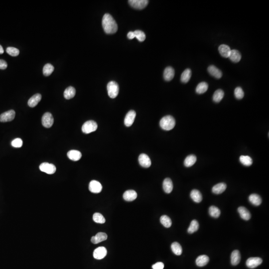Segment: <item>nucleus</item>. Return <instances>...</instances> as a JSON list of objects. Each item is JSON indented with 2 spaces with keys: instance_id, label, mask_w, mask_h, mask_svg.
Here are the masks:
<instances>
[{
  "instance_id": "nucleus-1",
  "label": "nucleus",
  "mask_w": 269,
  "mask_h": 269,
  "mask_svg": "<svg viewBox=\"0 0 269 269\" xmlns=\"http://www.w3.org/2000/svg\"><path fill=\"white\" fill-rule=\"evenodd\" d=\"M102 24L103 28L106 34H114L118 30V26L116 21L109 13H105L104 15Z\"/></svg>"
},
{
  "instance_id": "nucleus-2",
  "label": "nucleus",
  "mask_w": 269,
  "mask_h": 269,
  "mask_svg": "<svg viewBox=\"0 0 269 269\" xmlns=\"http://www.w3.org/2000/svg\"><path fill=\"white\" fill-rule=\"evenodd\" d=\"M161 129L166 131H170L174 129L175 125V121L172 116L168 115L161 118L160 122Z\"/></svg>"
},
{
  "instance_id": "nucleus-3",
  "label": "nucleus",
  "mask_w": 269,
  "mask_h": 269,
  "mask_svg": "<svg viewBox=\"0 0 269 269\" xmlns=\"http://www.w3.org/2000/svg\"><path fill=\"white\" fill-rule=\"evenodd\" d=\"M107 88L109 97L111 98H116L119 92V87L117 83L113 81H110L108 84Z\"/></svg>"
},
{
  "instance_id": "nucleus-4",
  "label": "nucleus",
  "mask_w": 269,
  "mask_h": 269,
  "mask_svg": "<svg viewBox=\"0 0 269 269\" xmlns=\"http://www.w3.org/2000/svg\"><path fill=\"white\" fill-rule=\"evenodd\" d=\"M97 128H98V125L97 123L95 121L90 120L87 121L83 125L82 127V131L84 133L88 134L95 131L97 130Z\"/></svg>"
},
{
  "instance_id": "nucleus-5",
  "label": "nucleus",
  "mask_w": 269,
  "mask_h": 269,
  "mask_svg": "<svg viewBox=\"0 0 269 269\" xmlns=\"http://www.w3.org/2000/svg\"><path fill=\"white\" fill-rule=\"evenodd\" d=\"M39 170L46 174L52 175L55 173L57 168L55 166L52 164L43 163L39 166Z\"/></svg>"
},
{
  "instance_id": "nucleus-6",
  "label": "nucleus",
  "mask_w": 269,
  "mask_h": 269,
  "mask_svg": "<svg viewBox=\"0 0 269 269\" xmlns=\"http://www.w3.org/2000/svg\"><path fill=\"white\" fill-rule=\"evenodd\" d=\"M42 124L46 128H50L53 125L54 119L51 113L46 112L42 117Z\"/></svg>"
},
{
  "instance_id": "nucleus-7",
  "label": "nucleus",
  "mask_w": 269,
  "mask_h": 269,
  "mask_svg": "<svg viewBox=\"0 0 269 269\" xmlns=\"http://www.w3.org/2000/svg\"><path fill=\"white\" fill-rule=\"evenodd\" d=\"M128 2L131 7L139 9L145 8L149 3V1L147 0H130Z\"/></svg>"
},
{
  "instance_id": "nucleus-8",
  "label": "nucleus",
  "mask_w": 269,
  "mask_h": 269,
  "mask_svg": "<svg viewBox=\"0 0 269 269\" xmlns=\"http://www.w3.org/2000/svg\"><path fill=\"white\" fill-rule=\"evenodd\" d=\"M16 115V112L13 110H10L7 112L2 113L0 115V122H7L12 121L14 119Z\"/></svg>"
},
{
  "instance_id": "nucleus-9",
  "label": "nucleus",
  "mask_w": 269,
  "mask_h": 269,
  "mask_svg": "<svg viewBox=\"0 0 269 269\" xmlns=\"http://www.w3.org/2000/svg\"><path fill=\"white\" fill-rule=\"evenodd\" d=\"M262 262V259L259 257H251L247 260L246 266L250 269H254L261 265Z\"/></svg>"
},
{
  "instance_id": "nucleus-10",
  "label": "nucleus",
  "mask_w": 269,
  "mask_h": 269,
  "mask_svg": "<svg viewBox=\"0 0 269 269\" xmlns=\"http://www.w3.org/2000/svg\"><path fill=\"white\" fill-rule=\"evenodd\" d=\"M107 254V251L106 248L104 247H99L94 251L93 257L97 260H101L105 258Z\"/></svg>"
},
{
  "instance_id": "nucleus-11",
  "label": "nucleus",
  "mask_w": 269,
  "mask_h": 269,
  "mask_svg": "<svg viewBox=\"0 0 269 269\" xmlns=\"http://www.w3.org/2000/svg\"><path fill=\"white\" fill-rule=\"evenodd\" d=\"M89 190L91 193H99L102 191V186L101 183L97 180H92L89 183Z\"/></svg>"
},
{
  "instance_id": "nucleus-12",
  "label": "nucleus",
  "mask_w": 269,
  "mask_h": 269,
  "mask_svg": "<svg viewBox=\"0 0 269 269\" xmlns=\"http://www.w3.org/2000/svg\"><path fill=\"white\" fill-rule=\"evenodd\" d=\"M138 160L140 165L145 168H149L152 164L151 159H149V157L145 153L141 154L139 156Z\"/></svg>"
},
{
  "instance_id": "nucleus-13",
  "label": "nucleus",
  "mask_w": 269,
  "mask_h": 269,
  "mask_svg": "<svg viewBox=\"0 0 269 269\" xmlns=\"http://www.w3.org/2000/svg\"><path fill=\"white\" fill-rule=\"evenodd\" d=\"M136 112L134 110L130 111L126 115L125 120H124V124L126 126L130 127L132 125L134 122V119L136 118Z\"/></svg>"
},
{
  "instance_id": "nucleus-14",
  "label": "nucleus",
  "mask_w": 269,
  "mask_h": 269,
  "mask_svg": "<svg viewBox=\"0 0 269 269\" xmlns=\"http://www.w3.org/2000/svg\"><path fill=\"white\" fill-rule=\"evenodd\" d=\"M107 237V235L106 233L103 232H99L95 236L92 237L91 241L92 243L97 244L99 243L106 240Z\"/></svg>"
},
{
  "instance_id": "nucleus-15",
  "label": "nucleus",
  "mask_w": 269,
  "mask_h": 269,
  "mask_svg": "<svg viewBox=\"0 0 269 269\" xmlns=\"http://www.w3.org/2000/svg\"><path fill=\"white\" fill-rule=\"evenodd\" d=\"M207 70L209 74L215 78L219 79L222 76V73L221 71L214 65H210L209 66Z\"/></svg>"
},
{
  "instance_id": "nucleus-16",
  "label": "nucleus",
  "mask_w": 269,
  "mask_h": 269,
  "mask_svg": "<svg viewBox=\"0 0 269 269\" xmlns=\"http://www.w3.org/2000/svg\"><path fill=\"white\" fill-rule=\"evenodd\" d=\"M137 197V193L133 190H127L123 194L124 200L127 201H132Z\"/></svg>"
},
{
  "instance_id": "nucleus-17",
  "label": "nucleus",
  "mask_w": 269,
  "mask_h": 269,
  "mask_svg": "<svg viewBox=\"0 0 269 269\" xmlns=\"http://www.w3.org/2000/svg\"><path fill=\"white\" fill-rule=\"evenodd\" d=\"M175 70L171 66L167 67L164 69V78L167 81H170L174 78L175 76Z\"/></svg>"
},
{
  "instance_id": "nucleus-18",
  "label": "nucleus",
  "mask_w": 269,
  "mask_h": 269,
  "mask_svg": "<svg viewBox=\"0 0 269 269\" xmlns=\"http://www.w3.org/2000/svg\"><path fill=\"white\" fill-rule=\"evenodd\" d=\"M238 211L241 218L245 220H249L251 217V215L249 210L243 206H240L238 208Z\"/></svg>"
},
{
  "instance_id": "nucleus-19",
  "label": "nucleus",
  "mask_w": 269,
  "mask_h": 269,
  "mask_svg": "<svg viewBox=\"0 0 269 269\" xmlns=\"http://www.w3.org/2000/svg\"><path fill=\"white\" fill-rule=\"evenodd\" d=\"M218 50L222 57L224 58H228L231 50L227 45H221L218 47Z\"/></svg>"
},
{
  "instance_id": "nucleus-20",
  "label": "nucleus",
  "mask_w": 269,
  "mask_h": 269,
  "mask_svg": "<svg viewBox=\"0 0 269 269\" xmlns=\"http://www.w3.org/2000/svg\"><path fill=\"white\" fill-rule=\"evenodd\" d=\"M163 189L165 193H170L173 190V183L170 178H166L163 182Z\"/></svg>"
},
{
  "instance_id": "nucleus-21",
  "label": "nucleus",
  "mask_w": 269,
  "mask_h": 269,
  "mask_svg": "<svg viewBox=\"0 0 269 269\" xmlns=\"http://www.w3.org/2000/svg\"><path fill=\"white\" fill-rule=\"evenodd\" d=\"M241 260V255L237 250L233 251L231 255V263L233 266H236L239 263Z\"/></svg>"
},
{
  "instance_id": "nucleus-22",
  "label": "nucleus",
  "mask_w": 269,
  "mask_h": 269,
  "mask_svg": "<svg viewBox=\"0 0 269 269\" xmlns=\"http://www.w3.org/2000/svg\"><path fill=\"white\" fill-rule=\"evenodd\" d=\"M42 99L41 94L38 93L32 96L31 98L28 100V105L31 107H35L38 105L39 101Z\"/></svg>"
},
{
  "instance_id": "nucleus-23",
  "label": "nucleus",
  "mask_w": 269,
  "mask_h": 269,
  "mask_svg": "<svg viewBox=\"0 0 269 269\" xmlns=\"http://www.w3.org/2000/svg\"><path fill=\"white\" fill-rule=\"evenodd\" d=\"M228 58L234 63L239 62L241 59V53L236 50H231Z\"/></svg>"
},
{
  "instance_id": "nucleus-24",
  "label": "nucleus",
  "mask_w": 269,
  "mask_h": 269,
  "mask_svg": "<svg viewBox=\"0 0 269 269\" xmlns=\"http://www.w3.org/2000/svg\"><path fill=\"white\" fill-rule=\"evenodd\" d=\"M67 157L73 161H78L82 157V154L79 151L71 150L67 153Z\"/></svg>"
},
{
  "instance_id": "nucleus-25",
  "label": "nucleus",
  "mask_w": 269,
  "mask_h": 269,
  "mask_svg": "<svg viewBox=\"0 0 269 269\" xmlns=\"http://www.w3.org/2000/svg\"><path fill=\"white\" fill-rule=\"evenodd\" d=\"M227 186L225 183H218L216 184L212 187V191L213 193L216 194H219L223 193L224 191L226 190Z\"/></svg>"
},
{
  "instance_id": "nucleus-26",
  "label": "nucleus",
  "mask_w": 269,
  "mask_h": 269,
  "mask_svg": "<svg viewBox=\"0 0 269 269\" xmlns=\"http://www.w3.org/2000/svg\"><path fill=\"white\" fill-rule=\"evenodd\" d=\"M209 261V258L207 256L205 255L199 256L196 260V264L198 267L205 266L208 264Z\"/></svg>"
},
{
  "instance_id": "nucleus-27",
  "label": "nucleus",
  "mask_w": 269,
  "mask_h": 269,
  "mask_svg": "<svg viewBox=\"0 0 269 269\" xmlns=\"http://www.w3.org/2000/svg\"><path fill=\"white\" fill-rule=\"evenodd\" d=\"M190 197L193 201L199 203L202 200V196L201 192L197 190H193L190 193Z\"/></svg>"
},
{
  "instance_id": "nucleus-28",
  "label": "nucleus",
  "mask_w": 269,
  "mask_h": 269,
  "mask_svg": "<svg viewBox=\"0 0 269 269\" xmlns=\"http://www.w3.org/2000/svg\"><path fill=\"white\" fill-rule=\"evenodd\" d=\"M251 203L255 206H259L262 203V198L257 194H252L249 197Z\"/></svg>"
},
{
  "instance_id": "nucleus-29",
  "label": "nucleus",
  "mask_w": 269,
  "mask_h": 269,
  "mask_svg": "<svg viewBox=\"0 0 269 269\" xmlns=\"http://www.w3.org/2000/svg\"><path fill=\"white\" fill-rule=\"evenodd\" d=\"M76 94V89L72 86H69L65 90L64 92V97L66 99H70L75 96Z\"/></svg>"
},
{
  "instance_id": "nucleus-30",
  "label": "nucleus",
  "mask_w": 269,
  "mask_h": 269,
  "mask_svg": "<svg viewBox=\"0 0 269 269\" xmlns=\"http://www.w3.org/2000/svg\"><path fill=\"white\" fill-rule=\"evenodd\" d=\"M191 76V71L190 69H186L181 76L180 80L182 83H186L190 81Z\"/></svg>"
},
{
  "instance_id": "nucleus-31",
  "label": "nucleus",
  "mask_w": 269,
  "mask_h": 269,
  "mask_svg": "<svg viewBox=\"0 0 269 269\" xmlns=\"http://www.w3.org/2000/svg\"><path fill=\"white\" fill-rule=\"evenodd\" d=\"M208 88V85L206 82H201L198 84L196 88V92L197 94H203L207 91Z\"/></svg>"
},
{
  "instance_id": "nucleus-32",
  "label": "nucleus",
  "mask_w": 269,
  "mask_h": 269,
  "mask_svg": "<svg viewBox=\"0 0 269 269\" xmlns=\"http://www.w3.org/2000/svg\"><path fill=\"white\" fill-rule=\"evenodd\" d=\"M224 96V93L221 89H218L215 91L213 96V100L216 103H219L222 100Z\"/></svg>"
},
{
  "instance_id": "nucleus-33",
  "label": "nucleus",
  "mask_w": 269,
  "mask_h": 269,
  "mask_svg": "<svg viewBox=\"0 0 269 269\" xmlns=\"http://www.w3.org/2000/svg\"><path fill=\"white\" fill-rule=\"evenodd\" d=\"M171 249L173 253L176 255H180L182 252V246L178 242H174L171 245Z\"/></svg>"
},
{
  "instance_id": "nucleus-34",
  "label": "nucleus",
  "mask_w": 269,
  "mask_h": 269,
  "mask_svg": "<svg viewBox=\"0 0 269 269\" xmlns=\"http://www.w3.org/2000/svg\"><path fill=\"white\" fill-rule=\"evenodd\" d=\"M197 161V157L193 155H190L186 157L184 161V166L186 167L193 166Z\"/></svg>"
},
{
  "instance_id": "nucleus-35",
  "label": "nucleus",
  "mask_w": 269,
  "mask_h": 269,
  "mask_svg": "<svg viewBox=\"0 0 269 269\" xmlns=\"http://www.w3.org/2000/svg\"><path fill=\"white\" fill-rule=\"evenodd\" d=\"M209 213L213 218H217L220 215V210L218 207L215 206H211L209 208Z\"/></svg>"
},
{
  "instance_id": "nucleus-36",
  "label": "nucleus",
  "mask_w": 269,
  "mask_h": 269,
  "mask_svg": "<svg viewBox=\"0 0 269 269\" xmlns=\"http://www.w3.org/2000/svg\"><path fill=\"white\" fill-rule=\"evenodd\" d=\"M160 221L161 224L166 228H170L172 224L171 218L167 215L161 216L160 218Z\"/></svg>"
},
{
  "instance_id": "nucleus-37",
  "label": "nucleus",
  "mask_w": 269,
  "mask_h": 269,
  "mask_svg": "<svg viewBox=\"0 0 269 269\" xmlns=\"http://www.w3.org/2000/svg\"><path fill=\"white\" fill-rule=\"evenodd\" d=\"M199 228V223L196 220H193L191 221L189 227H188V233L190 234H192L194 232L197 231L198 229Z\"/></svg>"
},
{
  "instance_id": "nucleus-38",
  "label": "nucleus",
  "mask_w": 269,
  "mask_h": 269,
  "mask_svg": "<svg viewBox=\"0 0 269 269\" xmlns=\"http://www.w3.org/2000/svg\"><path fill=\"white\" fill-rule=\"evenodd\" d=\"M240 161L241 164L247 167L251 166L253 164L252 159L248 156H241L240 157Z\"/></svg>"
},
{
  "instance_id": "nucleus-39",
  "label": "nucleus",
  "mask_w": 269,
  "mask_h": 269,
  "mask_svg": "<svg viewBox=\"0 0 269 269\" xmlns=\"http://www.w3.org/2000/svg\"><path fill=\"white\" fill-rule=\"evenodd\" d=\"M54 69V68L53 65L50 64V63H47L43 67V75L46 76H49L50 75H51V73L53 72Z\"/></svg>"
},
{
  "instance_id": "nucleus-40",
  "label": "nucleus",
  "mask_w": 269,
  "mask_h": 269,
  "mask_svg": "<svg viewBox=\"0 0 269 269\" xmlns=\"http://www.w3.org/2000/svg\"><path fill=\"white\" fill-rule=\"evenodd\" d=\"M93 219L97 223L103 224L105 222L104 217L100 213H95L93 214Z\"/></svg>"
},
{
  "instance_id": "nucleus-41",
  "label": "nucleus",
  "mask_w": 269,
  "mask_h": 269,
  "mask_svg": "<svg viewBox=\"0 0 269 269\" xmlns=\"http://www.w3.org/2000/svg\"><path fill=\"white\" fill-rule=\"evenodd\" d=\"M134 32L135 35V38H137L138 40H139L140 42H144V40H145L146 35L143 31L140 30H136L134 31Z\"/></svg>"
},
{
  "instance_id": "nucleus-42",
  "label": "nucleus",
  "mask_w": 269,
  "mask_h": 269,
  "mask_svg": "<svg viewBox=\"0 0 269 269\" xmlns=\"http://www.w3.org/2000/svg\"><path fill=\"white\" fill-rule=\"evenodd\" d=\"M234 95L237 99H241L244 96V92L242 88L238 87L234 90Z\"/></svg>"
},
{
  "instance_id": "nucleus-43",
  "label": "nucleus",
  "mask_w": 269,
  "mask_h": 269,
  "mask_svg": "<svg viewBox=\"0 0 269 269\" xmlns=\"http://www.w3.org/2000/svg\"><path fill=\"white\" fill-rule=\"evenodd\" d=\"M6 51L9 55H11L12 57H17V56L19 55V53H20L19 50L17 48L13 47H7Z\"/></svg>"
},
{
  "instance_id": "nucleus-44",
  "label": "nucleus",
  "mask_w": 269,
  "mask_h": 269,
  "mask_svg": "<svg viewBox=\"0 0 269 269\" xmlns=\"http://www.w3.org/2000/svg\"><path fill=\"white\" fill-rule=\"evenodd\" d=\"M23 142L22 139L20 138H16L12 142L11 145L15 148H20L23 146Z\"/></svg>"
},
{
  "instance_id": "nucleus-45",
  "label": "nucleus",
  "mask_w": 269,
  "mask_h": 269,
  "mask_svg": "<svg viewBox=\"0 0 269 269\" xmlns=\"http://www.w3.org/2000/svg\"><path fill=\"white\" fill-rule=\"evenodd\" d=\"M153 269H164V264L162 262H157L153 265Z\"/></svg>"
},
{
  "instance_id": "nucleus-46",
  "label": "nucleus",
  "mask_w": 269,
  "mask_h": 269,
  "mask_svg": "<svg viewBox=\"0 0 269 269\" xmlns=\"http://www.w3.org/2000/svg\"><path fill=\"white\" fill-rule=\"evenodd\" d=\"M8 67L7 62L3 59H0V69L4 70Z\"/></svg>"
},
{
  "instance_id": "nucleus-47",
  "label": "nucleus",
  "mask_w": 269,
  "mask_h": 269,
  "mask_svg": "<svg viewBox=\"0 0 269 269\" xmlns=\"http://www.w3.org/2000/svg\"><path fill=\"white\" fill-rule=\"evenodd\" d=\"M127 36H128L129 39H134V38H135L134 32V31H130V32H128V35H127Z\"/></svg>"
},
{
  "instance_id": "nucleus-48",
  "label": "nucleus",
  "mask_w": 269,
  "mask_h": 269,
  "mask_svg": "<svg viewBox=\"0 0 269 269\" xmlns=\"http://www.w3.org/2000/svg\"><path fill=\"white\" fill-rule=\"evenodd\" d=\"M4 53V49H3V47H2V46L1 45H0V54H3Z\"/></svg>"
}]
</instances>
